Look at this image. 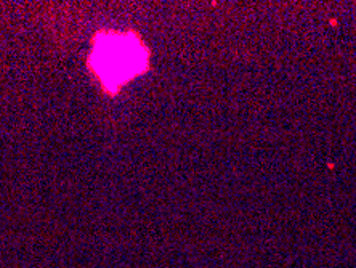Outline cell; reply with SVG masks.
<instances>
[{
	"instance_id": "obj_1",
	"label": "cell",
	"mask_w": 356,
	"mask_h": 268,
	"mask_svg": "<svg viewBox=\"0 0 356 268\" xmlns=\"http://www.w3.org/2000/svg\"><path fill=\"white\" fill-rule=\"evenodd\" d=\"M93 66L99 77L114 88L145 70L146 52L132 36H106L95 47Z\"/></svg>"
}]
</instances>
